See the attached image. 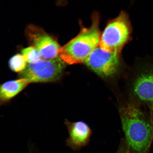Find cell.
<instances>
[{"label": "cell", "mask_w": 153, "mask_h": 153, "mask_svg": "<svg viewBox=\"0 0 153 153\" xmlns=\"http://www.w3.org/2000/svg\"><path fill=\"white\" fill-rule=\"evenodd\" d=\"M119 112L128 146L135 153H146L153 141L147 110L131 96L120 107Z\"/></svg>", "instance_id": "6da1fadb"}, {"label": "cell", "mask_w": 153, "mask_h": 153, "mask_svg": "<svg viewBox=\"0 0 153 153\" xmlns=\"http://www.w3.org/2000/svg\"><path fill=\"white\" fill-rule=\"evenodd\" d=\"M99 15L94 13L89 28H83L76 37L61 47L59 56L65 64L85 62L93 51L98 47L101 34Z\"/></svg>", "instance_id": "7a4b0ae2"}, {"label": "cell", "mask_w": 153, "mask_h": 153, "mask_svg": "<svg viewBox=\"0 0 153 153\" xmlns=\"http://www.w3.org/2000/svg\"><path fill=\"white\" fill-rule=\"evenodd\" d=\"M133 71L131 96L148 112L153 141V56L139 57L136 60Z\"/></svg>", "instance_id": "3957f363"}, {"label": "cell", "mask_w": 153, "mask_h": 153, "mask_svg": "<svg viewBox=\"0 0 153 153\" xmlns=\"http://www.w3.org/2000/svg\"><path fill=\"white\" fill-rule=\"evenodd\" d=\"M132 30L128 15L122 11L107 25L99 46L105 52L120 56L124 46L131 41Z\"/></svg>", "instance_id": "277c9868"}, {"label": "cell", "mask_w": 153, "mask_h": 153, "mask_svg": "<svg viewBox=\"0 0 153 153\" xmlns=\"http://www.w3.org/2000/svg\"><path fill=\"white\" fill-rule=\"evenodd\" d=\"M65 63L59 56L51 60L41 59L34 64H28L25 69L19 74V78H24L30 83H55L60 81Z\"/></svg>", "instance_id": "5b68a950"}, {"label": "cell", "mask_w": 153, "mask_h": 153, "mask_svg": "<svg viewBox=\"0 0 153 153\" xmlns=\"http://www.w3.org/2000/svg\"><path fill=\"white\" fill-rule=\"evenodd\" d=\"M25 34L30 45L37 50L42 59L51 60L59 56L61 47L56 40L42 28L29 25Z\"/></svg>", "instance_id": "8992f818"}, {"label": "cell", "mask_w": 153, "mask_h": 153, "mask_svg": "<svg viewBox=\"0 0 153 153\" xmlns=\"http://www.w3.org/2000/svg\"><path fill=\"white\" fill-rule=\"evenodd\" d=\"M85 62L91 70L103 78L114 76L119 71L120 66L119 56L105 52L99 46Z\"/></svg>", "instance_id": "52a82bcc"}, {"label": "cell", "mask_w": 153, "mask_h": 153, "mask_svg": "<svg viewBox=\"0 0 153 153\" xmlns=\"http://www.w3.org/2000/svg\"><path fill=\"white\" fill-rule=\"evenodd\" d=\"M69 134L68 142L69 144L76 147L85 145L91 135L90 128L85 122L79 121L74 122L66 120L65 121Z\"/></svg>", "instance_id": "ba28073f"}, {"label": "cell", "mask_w": 153, "mask_h": 153, "mask_svg": "<svg viewBox=\"0 0 153 153\" xmlns=\"http://www.w3.org/2000/svg\"><path fill=\"white\" fill-rule=\"evenodd\" d=\"M30 84L24 78L10 80L0 84V106L9 104Z\"/></svg>", "instance_id": "9c48e42d"}, {"label": "cell", "mask_w": 153, "mask_h": 153, "mask_svg": "<svg viewBox=\"0 0 153 153\" xmlns=\"http://www.w3.org/2000/svg\"><path fill=\"white\" fill-rule=\"evenodd\" d=\"M27 63L22 54H16L10 59L9 65L12 71L20 74L25 69Z\"/></svg>", "instance_id": "30bf717a"}, {"label": "cell", "mask_w": 153, "mask_h": 153, "mask_svg": "<svg viewBox=\"0 0 153 153\" xmlns=\"http://www.w3.org/2000/svg\"><path fill=\"white\" fill-rule=\"evenodd\" d=\"M22 53L28 64H34L42 59L37 50L31 46L23 49Z\"/></svg>", "instance_id": "8fae6325"}, {"label": "cell", "mask_w": 153, "mask_h": 153, "mask_svg": "<svg viewBox=\"0 0 153 153\" xmlns=\"http://www.w3.org/2000/svg\"><path fill=\"white\" fill-rule=\"evenodd\" d=\"M28 153H39L37 150L33 147H30L28 151Z\"/></svg>", "instance_id": "7c38bea8"}]
</instances>
